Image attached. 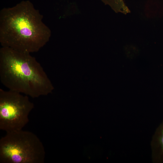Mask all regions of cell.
Masks as SVG:
<instances>
[{
  "label": "cell",
  "instance_id": "obj_1",
  "mask_svg": "<svg viewBox=\"0 0 163 163\" xmlns=\"http://www.w3.org/2000/svg\"><path fill=\"white\" fill-rule=\"evenodd\" d=\"M43 16L29 0L22 1L0 11V43L2 46L29 53L36 52L49 41V28Z\"/></svg>",
  "mask_w": 163,
  "mask_h": 163
},
{
  "label": "cell",
  "instance_id": "obj_2",
  "mask_svg": "<svg viewBox=\"0 0 163 163\" xmlns=\"http://www.w3.org/2000/svg\"><path fill=\"white\" fill-rule=\"evenodd\" d=\"M0 79L8 90L33 98L47 95L54 89L35 57L6 47L0 49Z\"/></svg>",
  "mask_w": 163,
  "mask_h": 163
},
{
  "label": "cell",
  "instance_id": "obj_3",
  "mask_svg": "<svg viewBox=\"0 0 163 163\" xmlns=\"http://www.w3.org/2000/svg\"><path fill=\"white\" fill-rule=\"evenodd\" d=\"M45 154L42 142L30 131L7 132L0 139V163H43Z\"/></svg>",
  "mask_w": 163,
  "mask_h": 163
},
{
  "label": "cell",
  "instance_id": "obj_4",
  "mask_svg": "<svg viewBox=\"0 0 163 163\" xmlns=\"http://www.w3.org/2000/svg\"><path fill=\"white\" fill-rule=\"evenodd\" d=\"M34 107L28 96L0 89V129L6 132L19 130L28 123Z\"/></svg>",
  "mask_w": 163,
  "mask_h": 163
},
{
  "label": "cell",
  "instance_id": "obj_5",
  "mask_svg": "<svg viewBox=\"0 0 163 163\" xmlns=\"http://www.w3.org/2000/svg\"><path fill=\"white\" fill-rule=\"evenodd\" d=\"M152 159L154 163H163V121L157 127L151 142Z\"/></svg>",
  "mask_w": 163,
  "mask_h": 163
},
{
  "label": "cell",
  "instance_id": "obj_6",
  "mask_svg": "<svg viewBox=\"0 0 163 163\" xmlns=\"http://www.w3.org/2000/svg\"><path fill=\"white\" fill-rule=\"evenodd\" d=\"M105 4L109 5L115 11L126 13L129 10L123 0H102Z\"/></svg>",
  "mask_w": 163,
  "mask_h": 163
}]
</instances>
